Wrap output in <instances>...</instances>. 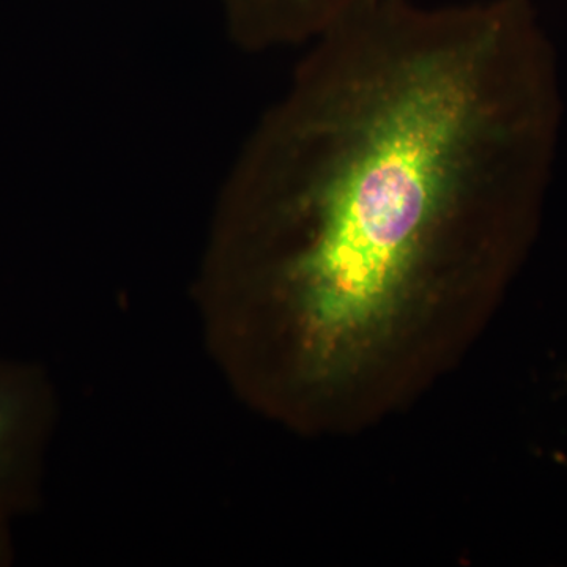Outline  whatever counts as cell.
Listing matches in <instances>:
<instances>
[{
	"mask_svg": "<svg viewBox=\"0 0 567 567\" xmlns=\"http://www.w3.org/2000/svg\"><path fill=\"white\" fill-rule=\"evenodd\" d=\"M559 125L528 0H374L315 40L230 178L319 371L535 210Z\"/></svg>",
	"mask_w": 567,
	"mask_h": 567,
	"instance_id": "obj_1",
	"label": "cell"
},
{
	"mask_svg": "<svg viewBox=\"0 0 567 567\" xmlns=\"http://www.w3.org/2000/svg\"><path fill=\"white\" fill-rule=\"evenodd\" d=\"M234 35L254 50L315 41L374 0H221Z\"/></svg>",
	"mask_w": 567,
	"mask_h": 567,
	"instance_id": "obj_2",
	"label": "cell"
},
{
	"mask_svg": "<svg viewBox=\"0 0 567 567\" xmlns=\"http://www.w3.org/2000/svg\"><path fill=\"white\" fill-rule=\"evenodd\" d=\"M28 377L0 369V507L22 491L32 431L39 423V391Z\"/></svg>",
	"mask_w": 567,
	"mask_h": 567,
	"instance_id": "obj_3",
	"label": "cell"
}]
</instances>
